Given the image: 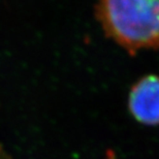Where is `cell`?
Instances as JSON below:
<instances>
[{"instance_id":"obj_2","label":"cell","mask_w":159,"mask_h":159,"mask_svg":"<svg viewBox=\"0 0 159 159\" xmlns=\"http://www.w3.org/2000/svg\"><path fill=\"white\" fill-rule=\"evenodd\" d=\"M128 109L138 122L147 126L159 125V77L148 75L132 86Z\"/></svg>"},{"instance_id":"obj_1","label":"cell","mask_w":159,"mask_h":159,"mask_svg":"<svg viewBox=\"0 0 159 159\" xmlns=\"http://www.w3.org/2000/svg\"><path fill=\"white\" fill-rule=\"evenodd\" d=\"M95 9L107 36L127 52L159 49V0H97Z\"/></svg>"}]
</instances>
